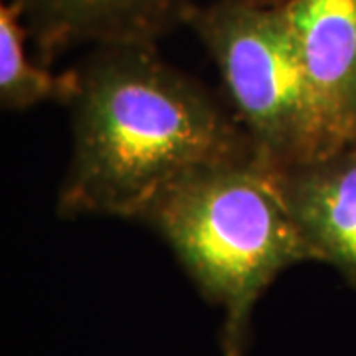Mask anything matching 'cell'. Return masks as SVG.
Here are the masks:
<instances>
[{
    "label": "cell",
    "mask_w": 356,
    "mask_h": 356,
    "mask_svg": "<svg viewBox=\"0 0 356 356\" xmlns=\"http://www.w3.org/2000/svg\"><path fill=\"white\" fill-rule=\"evenodd\" d=\"M163 234L202 297L222 309L224 356H243L255 303L283 269L315 261L277 170L255 154L206 166L145 216Z\"/></svg>",
    "instance_id": "2"
},
{
    "label": "cell",
    "mask_w": 356,
    "mask_h": 356,
    "mask_svg": "<svg viewBox=\"0 0 356 356\" xmlns=\"http://www.w3.org/2000/svg\"><path fill=\"white\" fill-rule=\"evenodd\" d=\"M26 30L20 13L14 4L0 8V103L4 109L22 111L48 99L72 97L76 79L74 72L54 77L30 62L26 54Z\"/></svg>",
    "instance_id": "7"
},
{
    "label": "cell",
    "mask_w": 356,
    "mask_h": 356,
    "mask_svg": "<svg viewBox=\"0 0 356 356\" xmlns=\"http://www.w3.org/2000/svg\"><path fill=\"white\" fill-rule=\"evenodd\" d=\"M192 24L261 163L283 172L337 151L281 6L216 0Z\"/></svg>",
    "instance_id": "3"
},
{
    "label": "cell",
    "mask_w": 356,
    "mask_h": 356,
    "mask_svg": "<svg viewBox=\"0 0 356 356\" xmlns=\"http://www.w3.org/2000/svg\"><path fill=\"white\" fill-rule=\"evenodd\" d=\"M254 2H259V4H269V6H281L285 0H254Z\"/></svg>",
    "instance_id": "8"
},
{
    "label": "cell",
    "mask_w": 356,
    "mask_h": 356,
    "mask_svg": "<svg viewBox=\"0 0 356 356\" xmlns=\"http://www.w3.org/2000/svg\"><path fill=\"white\" fill-rule=\"evenodd\" d=\"M280 177L315 261H327L356 281V140Z\"/></svg>",
    "instance_id": "5"
},
{
    "label": "cell",
    "mask_w": 356,
    "mask_h": 356,
    "mask_svg": "<svg viewBox=\"0 0 356 356\" xmlns=\"http://www.w3.org/2000/svg\"><path fill=\"white\" fill-rule=\"evenodd\" d=\"M332 149L356 140V0L281 4Z\"/></svg>",
    "instance_id": "4"
},
{
    "label": "cell",
    "mask_w": 356,
    "mask_h": 356,
    "mask_svg": "<svg viewBox=\"0 0 356 356\" xmlns=\"http://www.w3.org/2000/svg\"><path fill=\"white\" fill-rule=\"evenodd\" d=\"M46 54L77 46L153 42L184 18L188 0H8Z\"/></svg>",
    "instance_id": "6"
},
{
    "label": "cell",
    "mask_w": 356,
    "mask_h": 356,
    "mask_svg": "<svg viewBox=\"0 0 356 356\" xmlns=\"http://www.w3.org/2000/svg\"><path fill=\"white\" fill-rule=\"evenodd\" d=\"M74 79L60 214L145 218L178 180L255 154L245 131L153 42L95 46Z\"/></svg>",
    "instance_id": "1"
}]
</instances>
